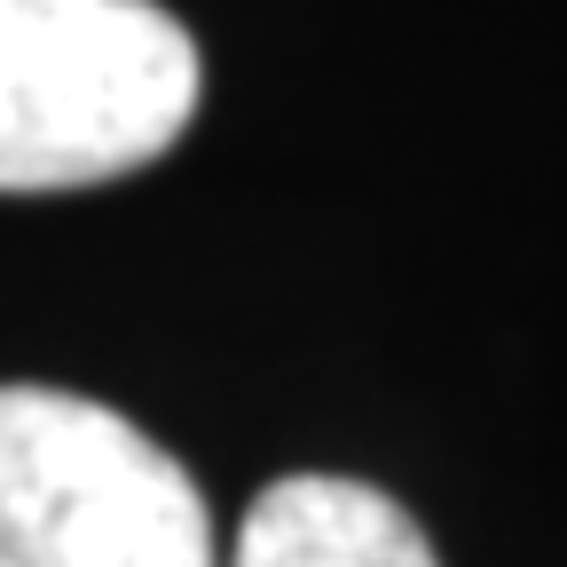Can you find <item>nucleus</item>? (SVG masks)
<instances>
[{
    "label": "nucleus",
    "mask_w": 567,
    "mask_h": 567,
    "mask_svg": "<svg viewBox=\"0 0 567 567\" xmlns=\"http://www.w3.org/2000/svg\"><path fill=\"white\" fill-rule=\"evenodd\" d=\"M0 567H213V520L118 410L0 386Z\"/></svg>",
    "instance_id": "nucleus-2"
},
{
    "label": "nucleus",
    "mask_w": 567,
    "mask_h": 567,
    "mask_svg": "<svg viewBox=\"0 0 567 567\" xmlns=\"http://www.w3.org/2000/svg\"><path fill=\"white\" fill-rule=\"evenodd\" d=\"M229 567H442V559L386 488L292 473L252 496Z\"/></svg>",
    "instance_id": "nucleus-3"
},
{
    "label": "nucleus",
    "mask_w": 567,
    "mask_h": 567,
    "mask_svg": "<svg viewBox=\"0 0 567 567\" xmlns=\"http://www.w3.org/2000/svg\"><path fill=\"white\" fill-rule=\"evenodd\" d=\"M197 111V48L158 0H0V189L151 166Z\"/></svg>",
    "instance_id": "nucleus-1"
}]
</instances>
